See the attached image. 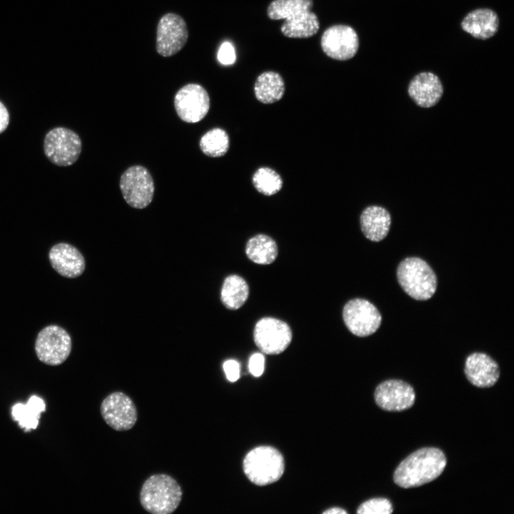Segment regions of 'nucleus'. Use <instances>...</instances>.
I'll list each match as a JSON object with an SVG mask.
<instances>
[{
    "mask_svg": "<svg viewBox=\"0 0 514 514\" xmlns=\"http://www.w3.org/2000/svg\"><path fill=\"white\" fill-rule=\"evenodd\" d=\"M313 6V0H273L267 9L270 19H285L290 13L300 9H310Z\"/></svg>",
    "mask_w": 514,
    "mask_h": 514,
    "instance_id": "27",
    "label": "nucleus"
},
{
    "mask_svg": "<svg viewBox=\"0 0 514 514\" xmlns=\"http://www.w3.org/2000/svg\"><path fill=\"white\" fill-rule=\"evenodd\" d=\"M393 508L390 501L385 498H371L358 508V514H390Z\"/></svg>",
    "mask_w": 514,
    "mask_h": 514,
    "instance_id": "28",
    "label": "nucleus"
},
{
    "mask_svg": "<svg viewBox=\"0 0 514 514\" xmlns=\"http://www.w3.org/2000/svg\"><path fill=\"white\" fill-rule=\"evenodd\" d=\"M464 371L470 383L478 388L493 386L500 376L498 363L483 353H473L468 356L465 362Z\"/></svg>",
    "mask_w": 514,
    "mask_h": 514,
    "instance_id": "16",
    "label": "nucleus"
},
{
    "mask_svg": "<svg viewBox=\"0 0 514 514\" xmlns=\"http://www.w3.org/2000/svg\"><path fill=\"white\" fill-rule=\"evenodd\" d=\"M445 465L446 458L441 450L423 448L400 463L394 471L393 480L401 488L418 487L437 478Z\"/></svg>",
    "mask_w": 514,
    "mask_h": 514,
    "instance_id": "1",
    "label": "nucleus"
},
{
    "mask_svg": "<svg viewBox=\"0 0 514 514\" xmlns=\"http://www.w3.org/2000/svg\"><path fill=\"white\" fill-rule=\"evenodd\" d=\"M321 46L328 57L338 61H346L356 54L359 48V39L351 26L333 25L323 33Z\"/></svg>",
    "mask_w": 514,
    "mask_h": 514,
    "instance_id": "12",
    "label": "nucleus"
},
{
    "mask_svg": "<svg viewBox=\"0 0 514 514\" xmlns=\"http://www.w3.org/2000/svg\"><path fill=\"white\" fill-rule=\"evenodd\" d=\"M223 368L226 378L231 382L236 381L240 377V364L236 360L230 359L226 361L223 364Z\"/></svg>",
    "mask_w": 514,
    "mask_h": 514,
    "instance_id": "31",
    "label": "nucleus"
},
{
    "mask_svg": "<svg viewBox=\"0 0 514 514\" xmlns=\"http://www.w3.org/2000/svg\"><path fill=\"white\" fill-rule=\"evenodd\" d=\"M360 223L363 235L375 242L381 241L388 235L391 223L389 212L380 206H369L361 213Z\"/></svg>",
    "mask_w": 514,
    "mask_h": 514,
    "instance_id": "19",
    "label": "nucleus"
},
{
    "mask_svg": "<svg viewBox=\"0 0 514 514\" xmlns=\"http://www.w3.org/2000/svg\"><path fill=\"white\" fill-rule=\"evenodd\" d=\"M285 463L281 453L271 446H258L250 450L243 462L244 473L257 485L271 484L279 480Z\"/></svg>",
    "mask_w": 514,
    "mask_h": 514,
    "instance_id": "4",
    "label": "nucleus"
},
{
    "mask_svg": "<svg viewBox=\"0 0 514 514\" xmlns=\"http://www.w3.org/2000/svg\"><path fill=\"white\" fill-rule=\"evenodd\" d=\"M174 106L178 116L183 121L198 122L208 112L210 108L208 94L199 84H187L176 94Z\"/></svg>",
    "mask_w": 514,
    "mask_h": 514,
    "instance_id": "13",
    "label": "nucleus"
},
{
    "mask_svg": "<svg viewBox=\"0 0 514 514\" xmlns=\"http://www.w3.org/2000/svg\"><path fill=\"white\" fill-rule=\"evenodd\" d=\"M376 404L387 411H402L414 404L415 393L413 387L401 380H388L376 388Z\"/></svg>",
    "mask_w": 514,
    "mask_h": 514,
    "instance_id": "14",
    "label": "nucleus"
},
{
    "mask_svg": "<svg viewBox=\"0 0 514 514\" xmlns=\"http://www.w3.org/2000/svg\"><path fill=\"white\" fill-rule=\"evenodd\" d=\"M183 491L171 475L161 473L151 475L142 485L140 503L143 508L152 514H170L178 507Z\"/></svg>",
    "mask_w": 514,
    "mask_h": 514,
    "instance_id": "2",
    "label": "nucleus"
},
{
    "mask_svg": "<svg viewBox=\"0 0 514 514\" xmlns=\"http://www.w3.org/2000/svg\"><path fill=\"white\" fill-rule=\"evenodd\" d=\"M265 358L260 353H253L249 358L248 369L255 377L261 376L264 371Z\"/></svg>",
    "mask_w": 514,
    "mask_h": 514,
    "instance_id": "30",
    "label": "nucleus"
},
{
    "mask_svg": "<svg viewBox=\"0 0 514 514\" xmlns=\"http://www.w3.org/2000/svg\"><path fill=\"white\" fill-rule=\"evenodd\" d=\"M119 186L124 200L133 208H144L153 200V181L148 171L142 166L128 168L121 176Z\"/></svg>",
    "mask_w": 514,
    "mask_h": 514,
    "instance_id": "6",
    "label": "nucleus"
},
{
    "mask_svg": "<svg viewBox=\"0 0 514 514\" xmlns=\"http://www.w3.org/2000/svg\"><path fill=\"white\" fill-rule=\"evenodd\" d=\"M461 27L472 36L485 40L497 33L499 19L497 14L490 9H478L470 11L464 17Z\"/></svg>",
    "mask_w": 514,
    "mask_h": 514,
    "instance_id": "18",
    "label": "nucleus"
},
{
    "mask_svg": "<svg viewBox=\"0 0 514 514\" xmlns=\"http://www.w3.org/2000/svg\"><path fill=\"white\" fill-rule=\"evenodd\" d=\"M324 514H346L347 512L341 508H332L323 512Z\"/></svg>",
    "mask_w": 514,
    "mask_h": 514,
    "instance_id": "33",
    "label": "nucleus"
},
{
    "mask_svg": "<svg viewBox=\"0 0 514 514\" xmlns=\"http://www.w3.org/2000/svg\"><path fill=\"white\" fill-rule=\"evenodd\" d=\"M252 182L256 189L266 196L278 193L283 186L280 175L268 167H261L257 169L253 175Z\"/></svg>",
    "mask_w": 514,
    "mask_h": 514,
    "instance_id": "26",
    "label": "nucleus"
},
{
    "mask_svg": "<svg viewBox=\"0 0 514 514\" xmlns=\"http://www.w3.org/2000/svg\"><path fill=\"white\" fill-rule=\"evenodd\" d=\"M9 123V112L6 106L0 101V133L6 129Z\"/></svg>",
    "mask_w": 514,
    "mask_h": 514,
    "instance_id": "32",
    "label": "nucleus"
},
{
    "mask_svg": "<svg viewBox=\"0 0 514 514\" xmlns=\"http://www.w3.org/2000/svg\"><path fill=\"white\" fill-rule=\"evenodd\" d=\"M44 401L39 397L32 395L26 404L16 403L11 409L13 419L25 431L36 429L42 412L45 410Z\"/></svg>",
    "mask_w": 514,
    "mask_h": 514,
    "instance_id": "24",
    "label": "nucleus"
},
{
    "mask_svg": "<svg viewBox=\"0 0 514 514\" xmlns=\"http://www.w3.org/2000/svg\"><path fill=\"white\" fill-rule=\"evenodd\" d=\"M246 253L251 261L257 264L268 265L276 260L278 246L270 236L258 234L248 241Z\"/></svg>",
    "mask_w": 514,
    "mask_h": 514,
    "instance_id": "23",
    "label": "nucleus"
},
{
    "mask_svg": "<svg viewBox=\"0 0 514 514\" xmlns=\"http://www.w3.org/2000/svg\"><path fill=\"white\" fill-rule=\"evenodd\" d=\"M101 414L111 428L117 431L131 429L138 419L136 405L124 393L116 391L110 393L102 401Z\"/></svg>",
    "mask_w": 514,
    "mask_h": 514,
    "instance_id": "10",
    "label": "nucleus"
},
{
    "mask_svg": "<svg viewBox=\"0 0 514 514\" xmlns=\"http://www.w3.org/2000/svg\"><path fill=\"white\" fill-rule=\"evenodd\" d=\"M188 38V31L184 19L174 13L166 14L157 26L156 51L162 56H171L183 49Z\"/></svg>",
    "mask_w": 514,
    "mask_h": 514,
    "instance_id": "11",
    "label": "nucleus"
},
{
    "mask_svg": "<svg viewBox=\"0 0 514 514\" xmlns=\"http://www.w3.org/2000/svg\"><path fill=\"white\" fill-rule=\"evenodd\" d=\"M44 150L47 158L54 164L69 166L78 160L81 152V141L72 130L56 127L45 136Z\"/></svg>",
    "mask_w": 514,
    "mask_h": 514,
    "instance_id": "5",
    "label": "nucleus"
},
{
    "mask_svg": "<svg viewBox=\"0 0 514 514\" xmlns=\"http://www.w3.org/2000/svg\"><path fill=\"white\" fill-rule=\"evenodd\" d=\"M320 29L317 15L311 10L294 11L285 19L281 26V33L286 37L306 39L316 34Z\"/></svg>",
    "mask_w": 514,
    "mask_h": 514,
    "instance_id": "20",
    "label": "nucleus"
},
{
    "mask_svg": "<svg viewBox=\"0 0 514 514\" xmlns=\"http://www.w3.org/2000/svg\"><path fill=\"white\" fill-rule=\"evenodd\" d=\"M217 59L223 65H231L236 61V51L231 43L224 41L221 45L218 51Z\"/></svg>",
    "mask_w": 514,
    "mask_h": 514,
    "instance_id": "29",
    "label": "nucleus"
},
{
    "mask_svg": "<svg viewBox=\"0 0 514 514\" xmlns=\"http://www.w3.org/2000/svg\"><path fill=\"white\" fill-rule=\"evenodd\" d=\"M408 93L418 106L430 108L441 99L443 86L437 75L428 71L421 72L410 81Z\"/></svg>",
    "mask_w": 514,
    "mask_h": 514,
    "instance_id": "15",
    "label": "nucleus"
},
{
    "mask_svg": "<svg viewBox=\"0 0 514 514\" xmlns=\"http://www.w3.org/2000/svg\"><path fill=\"white\" fill-rule=\"evenodd\" d=\"M253 340L263 353L276 355L283 352L292 341V331L284 321L265 317L260 319L253 330Z\"/></svg>",
    "mask_w": 514,
    "mask_h": 514,
    "instance_id": "8",
    "label": "nucleus"
},
{
    "mask_svg": "<svg viewBox=\"0 0 514 514\" xmlns=\"http://www.w3.org/2000/svg\"><path fill=\"white\" fill-rule=\"evenodd\" d=\"M398 281L403 290L418 301L429 299L437 288V278L430 266L423 259L409 257L397 268Z\"/></svg>",
    "mask_w": 514,
    "mask_h": 514,
    "instance_id": "3",
    "label": "nucleus"
},
{
    "mask_svg": "<svg viewBox=\"0 0 514 514\" xmlns=\"http://www.w3.org/2000/svg\"><path fill=\"white\" fill-rule=\"evenodd\" d=\"M35 351L41 362L51 366L61 364L71 353V337L61 327L48 326L39 333Z\"/></svg>",
    "mask_w": 514,
    "mask_h": 514,
    "instance_id": "7",
    "label": "nucleus"
},
{
    "mask_svg": "<svg viewBox=\"0 0 514 514\" xmlns=\"http://www.w3.org/2000/svg\"><path fill=\"white\" fill-rule=\"evenodd\" d=\"M284 92V80L277 72H263L256 80L254 94L257 100L263 104H273L279 101Z\"/></svg>",
    "mask_w": 514,
    "mask_h": 514,
    "instance_id": "21",
    "label": "nucleus"
},
{
    "mask_svg": "<svg viewBox=\"0 0 514 514\" xmlns=\"http://www.w3.org/2000/svg\"><path fill=\"white\" fill-rule=\"evenodd\" d=\"M343 318L347 328L359 337L374 333L382 321L377 308L363 298H354L346 303L343 310Z\"/></svg>",
    "mask_w": 514,
    "mask_h": 514,
    "instance_id": "9",
    "label": "nucleus"
},
{
    "mask_svg": "<svg viewBox=\"0 0 514 514\" xmlns=\"http://www.w3.org/2000/svg\"><path fill=\"white\" fill-rule=\"evenodd\" d=\"M199 146L202 152L208 156H222L229 148L228 135L222 128H214L201 137Z\"/></svg>",
    "mask_w": 514,
    "mask_h": 514,
    "instance_id": "25",
    "label": "nucleus"
},
{
    "mask_svg": "<svg viewBox=\"0 0 514 514\" xmlns=\"http://www.w3.org/2000/svg\"><path fill=\"white\" fill-rule=\"evenodd\" d=\"M248 295V286L242 277L233 274L225 278L221 288V300L226 308H240L247 301Z\"/></svg>",
    "mask_w": 514,
    "mask_h": 514,
    "instance_id": "22",
    "label": "nucleus"
},
{
    "mask_svg": "<svg viewBox=\"0 0 514 514\" xmlns=\"http://www.w3.org/2000/svg\"><path fill=\"white\" fill-rule=\"evenodd\" d=\"M53 268L60 275L67 278H76L84 271L85 260L74 246L65 243L54 245L49 253Z\"/></svg>",
    "mask_w": 514,
    "mask_h": 514,
    "instance_id": "17",
    "label": "nucleus"
}]
</instances>
